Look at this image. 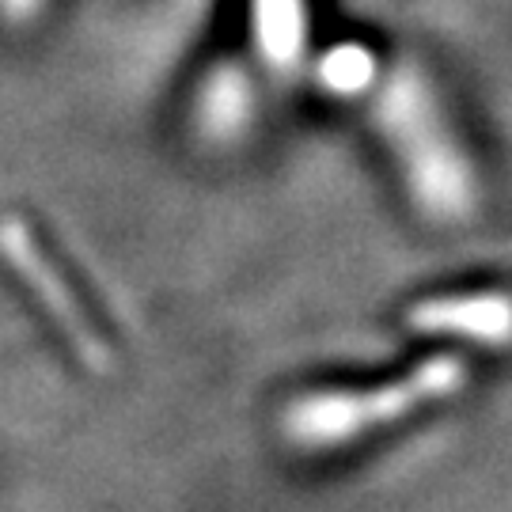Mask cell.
I'll list each match as a JSON object with an SVG mask.
<instances>
[{"label": "cell", "mask_w": 512, "mask_h": 512, "mask_svg": "<svg viewBox=\"0 0 512 512\" xmlns=\"http://www.w3.org/2000/svg\"><path fill=\"white\" fill-rule=\"evenodd\" d=\"M4 8H8L12 16H23V12H31V8H35V0H4Z\"/></svg>", "instance_id": "obj_7"}, {"label": "cell", "mask_w": 512, "mask_h": 512, "mask_svg": "<svg viewBox=\"0 0 512 512\" xmlns=\"http://www.w3.org/2000/svg\"><path fill=\"white\" fill-rule=\"evenodd\" d=\"M372 76H376L372 57L361 46H338L334 57H330V65L323 69V80H327L330 88H338V92H361Z\"/></svg>", "instance_id": "obj_6"}, {"label": "cell", "mask_w": 512, "mask_h": 512, "mask_svg": "<svg viewBox=\"0 0 512 512\" xmlns=\"http://www.w3.org/2000/svg\"><path fill=\"white\" fill-rule=\"evenodd\" d=\"M463 387H467V361L452 349H437L380 384L319 387L296 395L281 414V429L296 448L334 452L456 399Z\"/></svg>", "instance_id": "obj_2"}, {"label": "cell", "mask_w": 512, "mask_h": 512, "mask_svg": "<svg viewBox=\"0 0 512 512\" xmlns=\"http://www.w3.org/2000/svg\"><path fill=\"white\" fill-rule=\"evenodd\" d=\"M406 327L425 338H452L478 349H512L509 289H459L425 296L406 311Z\"/></svg>", "instance_id": "obj_4"}, {"label": "cell", "mask_w": 512, "mask_h": 512, "mask_svg": "<svg viewBox=\"0 0 512 512\" xmlns=\"http://www.w3.org/2000/svg\"><path fill=\"white\" fill-rule=\"evenodd\" d=\"M0 255H4V262L31 285V293L42 300V308L54 315L57 327L69 334V342L76 346V353L103 372V368L110 365V353H107V346H103V338H99V330H95V323L88 319V311L80 308V300L69 293L65 277L50 266V258L38 247V239L31 236L27 224H19V220H4V224H0Z\"/></svg>", "instance_id": "obj_3"}, {"label": "cell", "mask_w": 512, "mask_h": 512, "mask_svg": "<svg viewBox=\"0 0 512 512\" xmlns=\"http://www.w3.org/2000/svg\"><path fill=\"white\" fill-rule=\"evenodd\" d=\"M258 54L274 69H293L308 46V0H251Z\"/></svg>", "instance_id": "obj_5"}, {"label": "cell", "mask_w": 512, "mask_h": 512, "mask_svg": "<svg viewBox=\"0 0 512 512\" xmlns=\"http://www.w3.org/2000/svg\"><path fill=\"white\" fill-rule=\"evenodd\" d=\"M372 122L391 148L406 190L425 217L459 224L475 213V164L467 148L459 145L429 76L414 65L391 69L372 99Z\"/></svg>", "instance_id": "obj_1"}]
</instances>
